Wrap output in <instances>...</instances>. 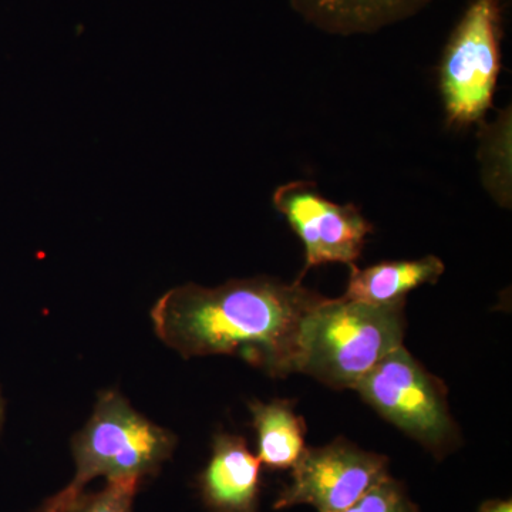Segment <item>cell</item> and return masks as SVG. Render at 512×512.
I'll return each instance as SVG.
<instances>
[{"label":"cell","mask_w":512,"mask_h":512,"mask_svg":"<svg viewBox=\"0 0 512 512\" xmlns=\"http://www.w3.org/2000/svg\"><path fill=\"white\" fill-rule=\"evenodd\" d=\"M325 296L301 281L231 279L215 288L175 286L151 309L154 332L190 357L237 356L271 377L296 373L303 319Z\"/></svg>","instance_id":"cell-1"},{"label":"cell","mask_w":512,"mask_h":512,"mask_svg":"<svg viewBox=\"0 0 512 512\" xmlns=\"http://www.w3.org/2000/svg\"><path fill=\"white\" fill-rule=\"evenodd\" d=\"M406 301L390 305L323 298L303 319L296 373L332 389H355L384 357L403 346Z\"/></svg>","instance_id":"cell-2"},{"label":"cell","mask_w":512,"mask_h":512,"mask_svg":"<svg viewBox=\"0 0 512 512\" xmlns=\"http://www.w3.org/2000/svg\"><path fill=\"white\" fill-rule=\"evenodd\" d=\"M175 446L177 437L136 412L126 397L114 390L103 392L92 417L72 439L76 476L36 512H74L87 484L97 477L153 476L173 456Z\"/></svg>","instance_id":"cell-3"},{"label":"cell","mask_w":512,"mask_h":512,"mask_svg":"<svg viewBox=\"0 0 512 512\" xmlns=\"http://www.w3.org/2000/svg\"><path fill=\"white\" fill-rule=\"evenodd\" d=\"M380 416L441 456L458 440L447 389L400 346L384 357L355 387Z\"/></svg>","instance_id":"cell-4"},{"label":"cell","mask_w":512,"mask_h":512,"mask_svg":"<svg viewBox=\"0 0 512 512\" xmlns=\"http://www.w3.org/2000/svg\"><path fill=\"white\" fill-rule=\"evenodd\" d=\"M500 43V0H471L440 63V93L450 126H471L490 109L500 73Z\"/></svg>","instance_id":"cell-5"},{"label":"cell","mask_w":512,"mask_h":512,"mask_svg":"<svg viewBox=\"0 0 512 512\" xmlns=\"http://www.w3.org/2000/svg\"><path fill=\"white\" fill-rule=\"evenodd\" d=\"M389 476V460L346 440L306 448L292 467V483L276 498L275 510L312 505L343 512Z\"/></svg>","instance_id":"cell-6"},{"label":"cell","mask_w":512,"mask_h":512,"mask_svg":"<svg viewBox=\"0 0 512 512\" xmlns=\"http://www.w3.org/2000/svg\"><path fill=\"white\" fill-rule=\"evenodd\" d=\"M272 201L305 247V268L298 281L316 266H356L373 227L355 204L330 201L306 181L281 185Z\"/></svg>","instance_id":"cell-7"},{"label":"cell","mask_w":512,"mask_h":512,"mask_svg":"<svg viewBox=\"0 0 512 512\" xmlns=\"http://www.w3.org/2000/svg\"><path fill=\"white\" fill-rule=\"evenodd\" d=\"M261 461L244 437L217 434L210 463L200 476L201 497L211 512H258Z\"/></svg>","instance_id":"cell-8"},{"label":"cell","mask_w":512,"mask_h":512,"mask_svg":"<svg viewBox=\"0 0 512 512\" xmlns=\"http://www.w3.org/2000/svg\"><path fill=\"white\" fill-rule=\"evenodd\" d=\"M312 26L330 35H372L413 18L433 0H288Z\"/></svg>","instance_id":"cell-9"},{"label":"cell","mask_w":512,"mask_h":512,"mask_svg":"<svg viewBox=\"0 0 512 512\" xmlns=\"http://www.w3.org/2000/svg\"><path fill=\"white\" fill-rule=\"evenodd\" d=\"M446 271L443 261L429 255L413 261H390L359 269L350 268L343 298L370 305L406 301V295L423 285H434Z\"/></svg>","instance_id":"cell-10"},{"label":"cell","mask_w":512,"mask_h":512,"mask_svg":"<svg viewBox=\"0 0 512 512\" xmlns=\"http://www.w3.org/2000/svg\"><path fill=\"white\" fill-rule=\"evenodd\" d=\"M295 402L274 400L249 403L252 426L258 437V457L271 470H286L295 466L306 450V424L293 410Z\"/></svg>","instance_id":"cell-11"},{"label":"cell","mask_w":512,"mask_h":512,"mask_svg":"<svg viewBox=\"0 0 512 512\" xmlns=\"http://www.w3.org/2000/svg\"><path fill=\"white\" fill-rule=\"evenodd\" d=\"M511 113L503 111L500 119L483 127L481 134V163L484 184L498 204L511 202Z\"/></svg>","instance_id":"cell-12"},{"label":"cell","mask_w":512,"mask_h":512,"mask_svg":"<svg viewBox=\"0 0 512 512\" xmlns=\"http://www.w3.org/2000/svg\"><path fill=\"white\" fill-rule=\"evenodd\" d=\"M141 478L121 477L107 480L106 487L96 494H84L74 512H133Z\"/></svg>","instance_id":"cell-13"},{"label":"cell","mask_w":512,"mask_h":512,"mask_svg":"<svg viewBox=\"0 0 512 512\" xmlns=\"http://www.w3.org/2000/svg\"><path fill=\"white\" fill-rule=\"evenodd\" d=\"M343 512H419L399 481L387 477Z\"/></svg>","instance_id":"cell-14"},{"label":"cell","mask_w":512,"mask_h":512,"mask_svg":"<svg viewBox=\"0 0 512 512\" xmlns=\"http://www.w3.org/2000/svg\"><path fill=\"white\" fill-rule=\"evenodd\" d=\"M478 512H512V504L510 500H491L481 505Z\"/></svg>","instance_id":"cell-15"},{"label":"cell","mask_w":512,"mask_h":512,"mask_svg":"<svg viewBox=\"0 0 512 512\" xmlns=\"http://www.w3.org/2000/svg\"><path fill=\"white\" fill-rule=\"evenodd\" d=\"M3 417H5V404H3L2 396H0V430L3 426Z\"/></svg>","instance_id":"cell-16"}]
</instances>
